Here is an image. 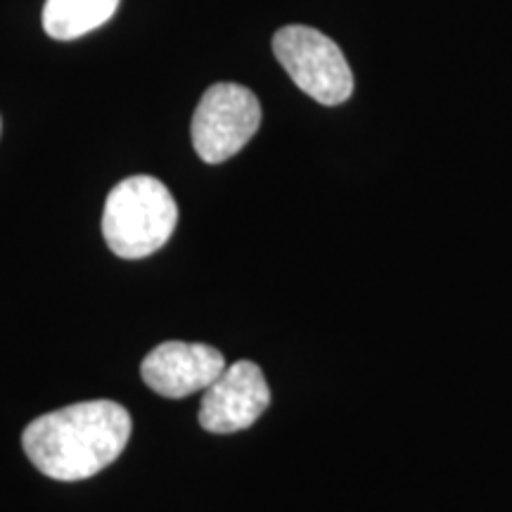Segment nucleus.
<instances>
[{
  "mask_svg": "<svg viewBox=\"0 0 512 512\" xmlns=\"http://www.w3.org/2000/svg\"><path fill=\"white\" fill-rule=\"evenodd\" d=\"M131 439V415L117 401H81L31 420L22 446L38 472L79 482L112 465Z\"/></svg>",
  "mask_w": 512,
  "mask_h": 512,
  "instance_id": "obj_1",
  "label": "nucleus"
},
{
  "mask_svg": "<svg viewBox=\"0 0 512 512\" xmlns=\"http://www.w3.org/2000/svg\"><path fill=\"white\" fill-rule=\"evenodd\" d=\"M178 204L155 176H131L107 195L102 235L121 259H145L169 242Z\"/></svg>",
  "mask_w": 512,
  "mask_h": 512,
  "instance_id": "obj_2",
  "label": "nucleus"
},
{
  "mask_svg": "<svg viewBox=\"0 0 512 512\" xmlns=\"http://www.w3.org/2000/svg\"><path fill=\"white\" fill-rule=\"evenodd\" d=\"M273 53L290 79L320 105H342L354 93L351 74L342 50L320 31L290 24L273 36Z\"/></svg>",
  "mask_w": 512,
  "mask_h": 512,
  "instance_id": "obj_3",
  "label": "nucleus"
},
{
  "mask_svg": "<svg viewBox=\"0 0 512 512\" xmlns=\"http://www.w3.org/2000/svg\"><path fill=\"white\" fill-rule=\"evenodd\" d=\"M261 126L259 98L240 83H216L192 117V145L207 164L235 157Z\"/></svg>",
  "mask_w": 512,
  "mask_h": 512,
  "instance_id": "obj_4",
  "label": "nucleus"
},
{
  "mask_svg": "<svg viewBox=\"0 0 512 512\" xmlns=\"http://www.w3.org/2000/svg\"><path fill=\"white\" fill-rule=\"evenodd\" d=\"M271 403V389L261 368L238 361L204 389L200 425L214 434H233L252 427Z\"/></svg>",
  "mask_w": 512,
  "mask_h": 512,
  "instance_id": "obj_5",
  "label": "nucleus"
},
{
  "mask_svg": "<svg viewBox=\"0 0 512 512\" xmlns=\"http://www.w3.org/2000/svg\"><path fill=\"white\" fill-rule=\"evenodd\" d=\"M226 370V358L209 344L162 342L145 356L140 375L152 392L166 399L204 392Z\"/></svg>",
  "mask_w": 512,
  "mask_h": 512,
  "instance_id": "obj_6",
  "label": "nucleus"
},
{
  "mask_svg": "<svg viewBox=\"0 0 512 512\" xmlns=\"http://www.w3.org/2000/svg\"><path fill=\"white\" fill-rule=\"evenodd\" d=\"M119 8V0H46L43 29L55 41H74L102 27Z\"/></svg>",
  "mask_w": 512,
  "mask_h": 512,
  "instance_id": "obj_7",
  "label": "nucleus"
}]
</instances>
